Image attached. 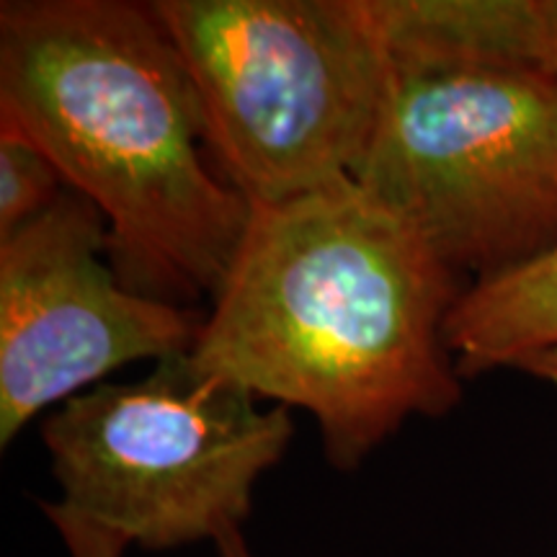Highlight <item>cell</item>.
I'll list each match as a JSON object with an SVG mask.
<instances>
[{"instance_id":"9","label":"cell","mask_w":557,"mask_h":557,"mask_svg":"<svg viewBox=\"0 0 557 557\" xmlns=\"http://www.w3.org/2000/svg\"><path fill=\"white\" fill-rule=\"evenodd\" d=\"M41 511L47 513V519L60 532L70 557H124V553H127L129 545L122 537L94 524V521L78 517L58 500L41 504Z\"/></svg>"},{"instance_id":"7","label":"cell","mask_w":557,"mask_h":557,"mask_svg":"<svg viewBox=\"0 0 557 557\" xmlns=\"http://www.w3.org/2000/svg\"><path fill=\"white\" fill-rule=\"evenodd\" d=\"M444 341L462 380L557 354V246L524 267L465 284Z\"/></svg>"},{"instance_id":"4","label":"cell","mask_w":557,"mask_h":557,"mask_svg":"<svg viewBox=\"0 0 557 557\" xmlns=\"http://www.w3.org/2000/svg\"><path fill=\"white\" fill-rule=\"evenodd\" d=\"M197 94L207 148L250 207L348 181L393 62L369 0H156Z\"/></svg>"},{"instance_id":"1","label":"cell","mask_w":557,"mask_h":557,"mask_svg":"<svg viewBox=\"0 0 557 557\" xmlns=\"http://www.w3.org/2000/svg\"><path fill=\"white\" fill-rule=\"evenodd\" d=\"M462 289L348 178L250 207L191 357L259 400L310 413L325 459L348 472L410 418L459 406L444 325Z\"/></svg>"},{"instance_id":"6","label":"cell","mask_w":557,"mask_h":557,"mask_svg":"<svg viewBox=\"0 0 557 557\" xmlns=\"http://www.w3.org/2000/svg\"><path fill=\"white\" fill-rule=\"evenodd\" d=\"M109 227L65 189L29 225L0 238V447L47 408L101 385L132 361L189 354L201 320L184 305L127 287Z\"/></svg>"},{"instance_id":"3","label":"cell","mask_w":557,"mask_h":557,"mask_svg":"<svg viewBox=\"0 0 557 557\" xmlns=\"http://www.w3.org/2000/svg\"><path fill=\"white\" fill-rule=\"evenodd\" d=\"M468 284L557 246V73L517 52L393 62L351 176Z\"/></svg>"},{"instance_id":"11","label":"cell","mask_w":557,"mask_h":557,"mask_svg":"<svg viewBox=\"0 0 557 557\" xmlns=\"http://www.w3.org/2000/svg\"><path fill=\"white\" fill-rule=\"evenodd\" d=\"M214 547H218L220 557H256L246 537H243L240 527H230L225 532H220L218 540H214Z\"/></svg>"},{"instance_id":"10","label":"cell","mask_w":557,"mask_h":557,"mask_svg":"<svg viewBox=\"0 0 557 557\" xmlns=\"http://www.w3.org/2000/svg\"><path fill=\"white\" fill-rule=\"evenodd\" d=\"M542 39H545V60L557 73V0H540Z\"/></svg>"},{"instance_id":"8","label":"cell","mask_w":557,"mask_h":557,"mask_svg":"<svg viewBox=\"0 0 557 557\" xmlns=\"http://www.w3.org/2000/svg\"><path fill=\"white\" fill-rule=\"evenodd\" d=\"M65 191L50 158L13 124L0 122V238L29 225Z\"/></svg>"},{"instance_id":"12","label":"cell","mask_w":557,"mask_h":557,"mask_svg":"<svg viewBox=\"0 0 557 557\" xmlns=\"http://www.w3.org/2000/svg\"><path fill=\"white\" fill-rule=\"evenodd\" d=\"M521 372L532 374V377L547 382L549 387L557 389V354H545V357L527 361V364L521 367Z\"/></svg>"},{"instance_id":"2","label":"cell","mask_w":557,"mask_h":557,"mask_svg":"<svg viewBox=\"0 0 557 557\" xmlns=\"http://www.w3.org/2000/svg\"><path fill=\"white\" fill-rule=\"evenodd\" d=\"M0 122L99 209L127 287L176 305L218 295L250 205L212 169L189 73L150 3L5 0Z\"/></svg>"},{"instance_id":"5","label":"cell","mask_w":557,"mask_h":557,"mask_svg":"<svg viewBox=\"0 0 557 557\" xmlns=\"http://www.w3.org/2000/svg\"><path fill=\"white\" fill-rule=\"evenodd\" d=\"M292 434L289 408L259 406L191 351L137 382H101L41 423L58 504L150 553L243 527Z\"/></svg>"}]
</instances>
